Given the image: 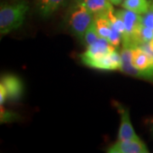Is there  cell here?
I'll return each instance as SVG.
<instances>
[{
  "label": "cell",
  "instance_id": "obj_1",
  "mask_svg": "<svg viewBox=\"0 0 153 153\" xmlns=\"http://www.w3.org/2000/svg\"><path fill=\"white\" fill-rule=\"evenodd\" d=\"M29 6L25 1L3 4L0 8V33L6 35L19 28L26 19Z\"/></svg>",
  "mask_w": 153,
  "mask_h": 153
},
{
  "label": "cell",
  "instance_id": "obj_2",
  "mask_svg": "<svg viewBox=\"0 0 153 153\" xmlns=\"http://www.w3.org/2000/svg\"><path fill=\"white\" fill-rule=\"evenodd\" d=\"M94 21V15L78 1L69 13V26L72 33L82 41L84 34Z\"/></svg>",
  "mask_w": 153,
  "mask_h": 153
},
{
  "label": "cell",
  "instance_id": "obj_3",
  "mask_svg": "<svg viewBox=\"0 0 153 153\" xmlns=\"http://www.w3.org/2000/svg\"><path fill=\"white\" fill-rule=\"evenodd\" d=\"M85 66L94 69L105 70V71H117L121 70L122 58L116 50L107 55H105L97 59L86 60L82 62Z\"/></svg>",
  "mask_w": 153,
  "mask_h": 153
},
{
  "label": "cell",
  "instance_id": "obj_4",
  "mask_svg": "<svg viewBox=\"0 0 153 153\" xmlns=\"http://www.w3.org/2000/svg\"><path fill=\"white\" fill-rule=\"evenodd\" d=\"M108 153H147L149 152L147 146L140 138L117 140L110 146L107 151Z\"/></svg>",
  "mask_w": 153,
  "mask_h": 153
},
{
  "label": "cell",
  "instance_id": "obj_5",
  "mask_svg": "<svg viewBox=\"0 0 153 153\" xmlns=\"http://www.w3.org/2000/svg\"><path fill=\"white\" fill-rule=\"evenodd\" d=\"M115 50L116 48L110 44L107 38L100 37L94 44L87 47L86 51L80 55V59L82 62H84L86 60L97 59Z\"/></svg>",
  "mask_w": 153,
  "mask_h": 153
},
{
  "label": "cell",
  "instance_id": "obj_6",
  "mask_svg": "<svg viewBox=\"0 0 153 153\" xmlns=\"http://www.w3.org/2000/svg\"><path fill=\"white\" fill-rule=\"evenodd\" d=\"M1 83L4 86L7 92V100L17 101L22 98L24 85L19 76L16 75H4L1 77Z\"/></svg>",
  "mask_w": 153,
  "mask_h": 153
},
{
  "label": "cell",
  "instance_id": "obj_7",
  "mask_svg": "<svg viewBox=\"0 0 153 153\" xmlns=\"http://www.w3.org/2000/svg\"><path fill=\"white\" fill-rule=\"evenodd\" d=\"M136 138H139V136L136 134L134 127L132 125L129 117V111L127 108H124L121 111V123L117 139L118 140H125Z\"/></svg>",
  "mask_w": 153,
  "mask_h": 153
},
{
  "label": "cell",
  "instance_id": "obj_8",
  "mask_svg": "<svg viewBox=\"0 0 153 153\" xmlns=\"http://www.w3.org/2000/svg\"><path fill=\"white\" fill-rule=\"evenodd\" d=\"M78 2L94 15L107 13L113 10L112 4L109 0H78Z\"/></svg>",
  "mask_w": 153,
  "mask_h": 153
},
{
  "label": "cell",
  "instance_id": "obj_9",
  "mask_svg": "<svg viewBox=\"0 0 153 153\" xmlns=\"http://www.w3.org/2000/svg\"><path fill=\"white\" fill-rule=\"evenodd\" d=\"M65 0H36V8L40 16L49 17L59 10Z\"/></svg>",
  "mask_w": 153,
  "mask_h": 153
},
{
  "label": "cell",
  "instance_id": "obj_10",
  "mask_svg": "<svg viewBox=\"0 0 153 153\" xmlns=\"http://www.w3.org/2000/svg\"><path fill=\"white\" fill-rule=\"evenodd\" d=\"M122 7L143 16L150 10L152 2L150 0H123Z\"/></svg>",
  "mask_w": 153,
  "mask_h": 153
},
{
  "label": "cell",
  "instance_id": "obj_11",
  "mask_svg": "<svg viewBox=\"0 0 153 153\" xmlns=\"http://www.w3.org/2000/svg\"><path fill=\"white\" fill-rule=\"evenodd\" d=\"M94 24L100 37L108 38L111 30V24L108 18V12L94 15Z\"/></svg>",
  "mask_w": 153,
  "mask_h": 153
},
{
  "label": "cell",
  "instance_id": "obj_12",
  "mask_svg": "<svg viewBox=\"0 0 153 153\" xmlns=\"http://www.w3.org/2000/svg\"><path fill=\"white\" fill-rule=\"evenodd\" d=\"M100 38V37L98 32H97V29H96L95 24H94V21L93 23L90 25L89 27L88 28V30L84 34L82 41H84V44L86 45V47H88V46L94 44Z\"/></svg>",
  "mask_w": 153,
  "mask_h": 153
},
{
  "label": "cell",
  "instance_id": "obj_13",
  "mask_svg": "<svg viewBox=\"0 0 153 153\" xmlns=\"http://www.w3.org/2000/svg\"><path fill=\"white\" fill-rule=\"evenodd\" d=\"M108 41L109 43L113 47L117 48L121 44V41H123V36L119 31H117L116 28H114L111 26V33H110L109 37H108Z\"/></svg>",
  "mask_w": 153,
  "mask_h": 153
},
{
  "label": "cell",
  "instance_id": "obj_14",
  "mask_svg": "<svg viewBox=\"0 0 153 153\" xmlns=\"http://www.w3.org/2000/svg\"><path fill=\"white\" fill-rule=\"evenodd\" d=\"M0 119L1 123H10L13 121H16L17 119V114L15 112L6 110L3 105H1V110H0Z\"/></svg>",
  "mask_w": 153,
  "mask_h": 153
},
{
  "label": "cell",
  "instance_id": "obj_15",
  "mask_svg": "<svg viewBox=\"0 0 153 153\" xmlns=\"http://www.w3.org/2000/svg\"><path fill=\"white\" fill-rule=\"evenodd\" d=\"M6 100H7V92L4 86L0 82V105H3L5 103Z\"/></svg>",
  "mask_w": 153,
  "mask_h": 153
},
{
  "label": "cell",
  "instance_id": "obj_16",
  "mask_svg": "<svg viewBox=\"0 0 153 153\" xmlns=\"http://www.w3.org/2000/svg\"><path fill=\"white\" fill-rule=\"evenodd\" d=\"M109 1L113 5H119L122 4V3L123 2V0H109Z\"/></svg>",
  "mask_w": 153,
  "mask_h": 153
},
{
  "label": "cell",
  "instance_id": "obj_17",
  "mask_svg": "<svg viewBox=\"0 0 153 153\" xmlns=\"http://www.w3.org/2000/svg\"><path fill=\"white\" fill-rule=\"evenodd\" d=\"M148 44H149V46L151 47V49L153 50V38L151 40V41H150V42H149V43H148Z\"/></svg>",
  "mask_w": 153,
  "mask_h": 153
},
{
  "label": "cell",
  "instance_id": "obj_18",
  "mask_svg": "<svg viewBox=\"0 0 153 153\" xmlns=\"http://www.w3.org/2000/svg\"><path fill=\"white\" fill-rule=\"evenodd\" d=\"M151 124H152V130H153V120L151 122Z\"/></svg>",
  "mask_w": 153,
  "mask_h": 153
},
{
  "label": "cell",
  "instance_id": "obj_19",
  "mask_svg": "<svg viewBox=\"0 0 153 153\" xmlns=\"http://www.w3.org/2000/svg\"><path fill=\"white\" fill-rule=\"evenodd\" d=\"M151 2H152V6L153 7V0H152V1H151Z\"/></svg>",
  "mask_w": 153,
  "mask_h": 153
},
{
  "label": "cell",
  "instance_id": "obj_20",
  "mask_svg": "<svg viewBox=\"0 0 153 153\" xmlns=\"http://www.w3.org/2000/svg\"><path fill=\"white\" fill-rule=\"evenodd\" d=\"M150 1H152V0H150Z\"/></svg>",
  "mask_w": 153,
  "mask_h": 153
}]
</instances>
